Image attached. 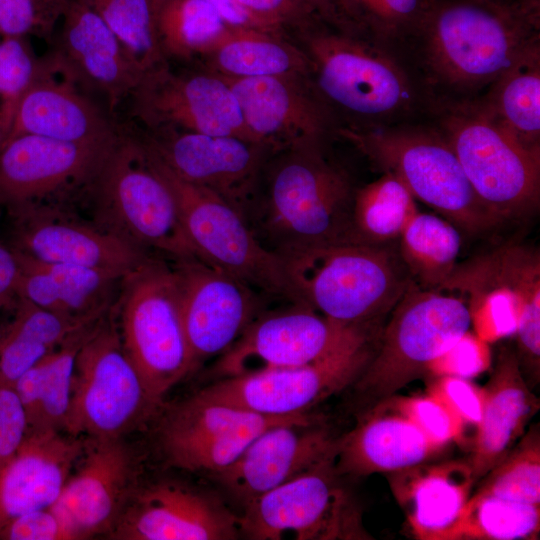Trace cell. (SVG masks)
Segmentation results:
<instances>
[{
    "instance_id": "1",
    "label": "cell",
    "mask_w": 540,
    "mask_h": 540,
    "mask_svg": "<svg viewBox=\"0 0 540 540\" xmlns=\"http://www.w3.org/2000/svg\"><path fill=\"white\" fill-rule=\"evenodd\" d=\"M540 41V8L520 0H438L412 42L435 100L472 99Z\"/></svg>"
},
{
    "instance_id": "2",
    "label": "cell",
    "mask_w": 540,
    "mask_h": 540,
    "mask_svg": "<svg viewBox=\"0 0 540 540\" xmlns=\"http://www.w3.org/2000/svg\"><path fill=\"white\" fill-rule=\"evenodd\" d=\"M355 191L347 172L325 155L323 143L288 148L266 160L246 222L279 256L356 242Z\"/></svg>"
},
{
    "instance_id": "3",
    "label": "cell",
    "mask_w": 540,
    "mask_h": 540,
    "mask_svg": "<svg viewBox=\"0 0 540 540\" xmlns=\"http://www.w3.org/2000/svg\"><path fill=\"white\" fill-rule=\"evenodd\" d=\"M298 38L315 90L352 125L393 124L418 107L419 89L395 51L369 36L318 23Z\"/></svg>"
},
{
    "instance_id": "4",
    "label": "cell",
    "mask_w": 540,
    "mask_h": 540,
    "mask_svg": "<svg viewBox=\"0 0 540 540\" xmlns=\"http://www.w3.org/2000/svg\"><path fill=\"white\" fill-rule=\"evenodd\" d=\"M280 257L300 301L346 326H382L412 283L398 241L346 242Z\"/></svg>"
},
{
    "instance_id": "5",
    "label": "cell",
    "mask_w": 540,
    "mask_h": 540,
    "mask_svg": "<svg viewBox=\"0 0 540 540\" xmlns=\"http://www.w3.org/2000/svg\"><path fill=\"white\" fill-rule=\"evenodd\" d=\"M335 134L382 173L398 178L415 199L460 232L481 236L501 225L475 195L454 150L436 125L346 124L338 126Z\"/></svg>"
},
{
    "instance_id": "6",
    "label": "cell",
    "mask_w": 540,
    "mask_h": 540,
    "mask_svg": "<svg viewBox=\"0 0 540 540\" xmlns=\"http://www.w3.org/2000/svg\"><path fill=\"white\" fill-rule=\"evenodd\" d=\"M88 191L104 230L169 262L198 259L174 194L138 135L121 129Z\"/></svg>"
},
{
    "instance_id": "7",
    "label": "cell",
    "mask_w": 540,
    "mask_h": 540,
    "mask_svg": "<svg viewBox=\"0 0 540 540\" xmlns=\"http://www.w3.org/2000/svg\"><path fill=\"white\" fill-rule=\"evenodd\" d=\"M431 108L475 195L501 224L538 210L540 150L500 127L476 98L435 100Z\"/></svg>"
},
{
    "instance_id": "8",
    "label": "cell",
    "mask_w": 540,
    "mask_h": 540,
    "mask_svg": "<svg viewBox=\"0 0 540 540\" xmlns=\"http://www.w3.org/2000/svg\"><path fill=\"white\" fill-rule=\"evenodd\" d=\"M122 345L150 395H164L195 364L171 262L152 257L125 275L112 306Z\"/></svg>"
},
{
    "instance_id": "9",
    "label": "cell",
    "mask_w": 540,
    "mask_h": 540,
    "mask_svg": "<svg viewBox=\"0 0 540 540\" xmlns=\"http://www.w3.org/2000/svg\"><path fill=\"white\" fill-rule=\"evenodd\" d=\"M388 317L372 358L354 383L374 406L419 378L472 324L471 308L462 298L413 282Z\"/></svg>"
},
{
    "instance_id": "10",
    "label": "cell",
    "mask_w": 540,
    "mask_h": 540,
    "mask_svg": "<svg viewBox=\"0 0 540 540\" xmlns=\"http://www.w3.org/2000/svg\"><path fill=\"white\" fill-rule=\"evenodd\" d=\"M160 405L125 352L111 307L77 354L64 432L119 439L143 424Z\"/></svg>"
},
{
    "instance_id": "11",
    "label": "cell",
    "mask_w": 540,
    "mask_h": 540,
    "mask_svg": "<svg viewBox=\"0 0 540 540\" xmlns=\"http://www.w3.org/2000/svg\"><path fill=\"white\" fill-rule=\"evenodd\" d=\"M148 151L174 194L184 231L199 260L261 294L302 303L283 259L262 245L236 208L215 193L179 179Z\"/></svg>"
},
{
    "instance_id": "12",
    "label": "cell",
    "mask_w": 540,
    "mask_h": 540,
    "mask_svg": "<svg viewBox=\"0 0 540 540\" xmlns=\"http://www.w3.org/2000/svg\"><path fill=\"white\" fill-rule=\"evenodd\" d=\"M381 330L362 328L311 363L221 378L195 394L208 402L263 415L305 414L355 383L376 350Z\"/></svg>"
},
{
    "instance_id": "13",
    "label": "cell",
    "mask_w": 540,
    "mask_h": 540,
    "mask_svg": "<svg viewBox=\"0 0 540 540\" xmlns=\"http://www.w3.org/2000/svg\"><path fill=\"white\" fill-rule=\"evenodd\" d=\"M340 478L332 458L253 499L239 515L240 534L254 540L371 538Z\"/></svg>"
},
{
    "instance_id": "14",
    "label": "cell",
    "mask_w": 540,
    "mask_h": 540,
    "mask_svg": "<svg viewBox=\"0 0 540 540\" xmlns=\"http://www.w3.org/2000/svg\"><path fill=\"white\" fill-rule=\"evenodd\" d=\"M128 99L146 131L177 129L255 142L228 84L205 69L178 73L165 62L145 72Z\"/></svg>"
},
{
    "instance_id": "15",
    "label": "cell",
    "mask_w": 540,
    "mask_h": 540,
    "mask_svg": "<svg viewBox=\"0 0 540 540\" xmlns=\"http://www.w3.org/2000/svg\"><path fill=\"white\" fill-rule=\"evenodd\" d=\"M138 136L176 177L215 193L246 220L262 168L272 154L264 145L235 136L177 129Z\"/></svg>"
},
{
    "instance_id": "16",
    "label": "cell",
    "mask_w": 540,
    "mask_h": 540,
    "mask_svg": "<svg viewBox=\"0 0 540 540\" xmlns=\"http://www.w3.org/2000/svg\"><path fill=\"white\" fill-rule=\"evenodd\" d=\"M311 417L308 413L263 415L208 402L194 394L167 413L160 443L170 465L214 474L233 463L266 429Z\"/></svg>"
},
{
    "instance_id": "17",
    "label": "cell",
    "mask_w": 540,
    "mask_h": 540,
    "mask_svg": "<svg viewBox=\"0 0 540 540\" xmlns=\"http://www.w3.org/2000/svg\"><path fill=\"white\" fill-rule=\"evenodd\" d=\"M367 326H346L304 303L259 314L214 365L215 375L234 377L301 366L329 354Z\"/></svg>"
},
{
    "instance_id": "18",
    "label": "cell",
    "mask_w": 540,
    "mask_h": 540,
    "mask_svg": "<svg viewBox=\"0 0 540 540\" xmlns=\"http://www.w3.org/2000/svg\"><path fill=\"white\" fill-rule=\"evenodd\" d=\"M117 137L102 144L67 142L33 134L3 140L0 206L8 210L27 204H59L58 200L75 188L88 190Z\"/></svg>"
},
{
    "instance_id": "19",
    "label": "cell",
    "mask_w": 540,
    "mask_h": 540,
    "mask_svg": "<svg viewBox=\"0 0 540 540\" xmlns=\"http://www.w3.org/2000/svg\"><path fill=\"white\" fill-rule=\"evenodd\" d=\"M9 244L16 252L47 263L73 264L113 271H134L152 256L94 221H85L60 204H27L7 210Z\"/></svg>"
},
{
    "instance_id": "20",
    "label": "cell",
    "mask_w": 540,
    "mask_h": 540,
    "mask_svg": "<svg viewBox=\"0 0 540 540\" xmlns=\"http://www.w3.org/2000/svg\"><path fill=\"white\" fill-rule=\"evenodd\" d=\"M220 77L234 94L252 139L271 153L324 143L338 127L334 111L317 93L310 78Z\"/></svg>"
},
{
    "instance_id": "21",
    "label": "cell",
    "mask_w": 540,
    "mask_h": 540,
    "mask_svg": "<svg viewBox=\"0 0 540 540\" xmlns=\"http://www.w3.org/2000/svg\"><path fill=\"white\" fill-rule=\"evenodd\" d=\"M195 367L224 353L261 314V293L199 259L171 262Z\"/></svg>"
},
{
    "instance_id": "22",
    "label": "cell",
    "mask_w": 540,
    "mask_h": 540,
    "mask_svg": "<svg viewBox=\"0 0 540 540\" xmlns=\"http://www.w3.org/2000/svg\"><path fill=\"white\" fill-rule=\"evenodd\" d=\"M52 68L79 88L99 94L114 113L144 72L123 43L90 7L70 0L58 25Z\"/></svg>"
},
{
    "instance_id": "23",
    "label": "cell",
    "mask_w": 540,
    "mask_h": 540,
    "mask_svg": "<svg viewBox=\"0 0 540 540\" xmlns=\"http://www.w3.org/2000/svg\"><path fill=\"white\" fill-rule=\"evenodd\" d=\"M122 540H232L239 516L215 495L162 481L134 491L110 531Z\"/></svg>"
},
{
    "instance_id": "24",
    "label": "cell",
    "mask_w": 540,
    "mask_h": 540,
    "mask_svg": "<svg viewBox=\"0 0 540 540\" xmlns=\"http://www.w3.org/2000/svg\"><path fill=\"white\" fill-rule=\"evenodd\" d=\"M338 438L314 417L275 425L258 435L215 479L238 503L262 494L335 458Z\"/></svg>"
},
{
    "instance_id": "25",
    "label": "cell",
    "mask_w": 540,
    "mask_h": 540,
    "mask_svg": "<svg viewBox=\"0 0 540 540\" xmlns=\"http://www.w3.org/2000/svg\"><path fill=\"white\" fill-rule=\"evenodd\" d=\"M78 464L52 506L86 539L112 530L134 492L136 466L122 438H85Z\"/></svg>"
},
{
    "instance_id": "26",
    "label": "cell",
    "mask_w": 540,
    "mask_h": 540,
    "mask_svg": "<svg viewBox=\"0 0 540 540\" xmlns=\"http://www.w3.org/2000/svg\"><path fill=\"white\" fill-rule=\"evenodd\" d=\"M120 130L76 84L56 72L45 57L43 70L20 100L3 140L33 134L67 142L102 144L112 142Z\"/></svg>"
},
{
    "instance_id": "27",
    "label": "cell",
    "mask_w": 540,
    "mask_h": 540,
    "mask_svg": "<svg viewBox=\"0 0 540 540\" xmlns=\"http://www.w3.org/2000/svg\"><path fill=\"white\" fill-rule=\"evenodd\" d=\"M85 438L28 431L0 468V530L14 518L53 505L84 450Z\"/></svg>"
},
{
    "instance_id": "28",
    "label": "cell",
    "mask_w": 540,
    "mask_h": 540,
    "mask_svg": "<svg viewBox=\"0 0 540 540\" xmlns=\"http://www.w3.org/2000/svg\"><path fill=\"white\" fill-rule=\"evenodd\" d=\"M377 405L338 438L335 467L341 477L403 471L430 462L445 449L408 418Z\"/></svg>"
},
{
    "instance_id": "29",
    "label": "cell",
    "mask_w": 540,
    "mask_h": 540,
    "mask_svg": "<svg viewBox=\"0 0 540 540\" xmlns=\"http://www.w3.org/2000/svg\"><path fill=\"white\" fill-rule=\"evenodd\" d=\"M483 388V416L468 463L477 481L496 465L525 433L540 402L524 378L515 350L501 349Z\"/></svg>"
},
{
    "instance_id": "30",
    "label": "cell",
    "mask_w": 540,
    "mask_h": 540,
    "mask_svg": "<svg viewBox=\"0 0 540 540\" xmlns=\"http://www.w3.org/2000/svg\"><path fill=\"white\" fill-rule=\"evenodd\" d=\"M387 475L408 529L419 540H437L458 518L476 483L468 460L427 462Z\"/></svg>"
},
{
    "instance_id": "31",
    "label": "cell",
    "mask_w": 540,
    "mask_h": 540,
    "mask_svg": "<svg viewBox=\"0 0 540 540\" xmlns=\"http://www.w3.org/2000/svg\"><path fill=\"white\" fill-rule=\"evenodd\" d=\"M16 253L20 264L17 296L72 318L94 319L107 314L125 276L80 265L41 262Z\"/></svg>"
},
{
    "instance_id": "32",
    "label": "cell",
    "mask_w": 540,
    "mask_h": 540,
    "mask_svg": "<svg viewBox=\"0 0 540 540\" xmlns=\"http://www.w3.org/2000/svg\"><path fill=\"white\" fill-rule=\"evenodd\" d=\"M499 286L510 295L518 313L516 344L533 350L540 345L539 252L520 245H503L456 267L443 288Z\"/></svg>"
},
{
    "instance_id": "33",
    "label": "cell",
    "mask_w": 540,
    "mask_h": 540,
    "mask_svg": "<svg viewBox=\"0 0 540 540\" xmlns=\"http://www.w3.org/2000/svg\"><path fill=\"white\" fill-rule=\"evenodd\" d=\"M201 62L227 78L294 76L310 78V61L288 37L231 27Z\"/></svg>"
},
{
    "instance_id": "34",
    "label": "cell",
    "mask_w": 540,
    "mask_h": 540,
    "mask_svg": "<svg viewBox=\"0 0 540 540\" xmlns=\"http://www.w3.org/2000/svg\"><path fill=\"white\" fill-rule=\"evenodd\" d=\"M12 319L0 328V377L13 383L83 328L97 322L42 308L16 297Z\"/></svg>"
},
{
    "instance_id": "35",
    "label": "cell",
    "mask_w": 540,
    "mask_h": 540,
    "mask_svg": "<svg viewBox=\"0 0 540 540\" xmlns=\"http://www.w3.org/2000/svg\"><path fill=\"white\" fill-rule=\"evenodd\" d=\"M476 99L487 115L520 143L540 150V41Z\"/></svg>"
},
{
    "instance_id": "36",
    "label": "cell",
    "mask_w": 540,
    "mask_h": 540,
    "mask_svg": "<svg viewBox=\"0 0 540 540\" xmlns=\"http://www.w3.org/2000/svg\"><path fill=\"white\" fill-rule=\"evenodd\" d=\"M461 232L440 215L417 211L398 239L400 257L414 284L441 290L457 267Z\"/></svg>"
},
{
    "instance_id": "37",
    "label": "cell",
    "mask_w": 540,
    "mask_h": 540,
    "mask_svg": "<svg viewBox=\"0 0 540 540\" xmlns=\"http://www.w3.org/2000/svg\"><path fill=\"white\" fill-rule=\"evenodd\" d=\"M155 24L166 61H201L231 28L205 0H162Z\"/></svg>"
},
{
    "instance_id": "38",
    "label": "cell",
    "mask_w": 540,
    "mask_h": 540,
    "mask_svg": "<svg viewBox=\"0 0 540 540\" xmlns=\"http://www.w3.org/2000/svg\"><path fill=\"white\" fill-rule=\"evenodd\" d=\"M539 535L540 504L472 493L437 540H536Z\"/></svg>"
},
{
    "instance_id": "39",
    "label": "cell",
    "mask_w": 540,
    "mask_h": 540,
    "mask_svg": "<svg viewBox=\"0 0 540 540\" xmlns=\"http://www.w3.org/2000/svg\"><path fill=\"white\" fill-rule=\"evenodd\" d=\"M415 200L407 187L389 173H382L356 189L352 215L355 241L368 244L398 241L418 211Z\"/></svg>"
},
{
    "instance_id": "40",
    "label": "cell",
    "mask_w": 540,
    "mask_h": 540,
    "mask_svg": "<svg viewBox=\"0 0 540 540\" xmlns=\"http://www.w3.org/2000/svg\"><path fill=\"white\" fill-rule=\"evenodd\" d=\"M473 493L540 504V429L532 425L482 478Z\"/></svg>"
},
{
    "instance_id": "41",
    "label": "cell",
    "mask_w": 540,
    "mask_h": 540,
    "mask_svg": "<svg viewBox=\"0 0 540 540\" xmlns=\"http://www.w3.org/2000/svg\"><path fill=\"white\" fill-rule=\"evenodd\" d=\"M90 7L123 43L143 72L165 62L151 0H80Z\"/></svg>"
},
{
    "instance_id": "42",
    "label": "cell",
    "mask_w": 540,
    "mask_h": 540,
    "mask_svg": "<svg viewBox=\"0 0 540 540\" xmlns=\"http://www.w3.org/2000/svg\"><path fill=\"white\" fill-rule=\"evenodd\" d=\"M358 30L394 51L412 41L438 0H345Z\"/></svg>"
},
{
    "instance_id": "43",
    "label": "cell",
    "mask_w": 540,
    "mask_h": 540,
    "mask_svg": "<svg viewBox=\"0 0 540 540\" xmlns=\"http://www.w3.org/2000/svg\"><path fill=\"white\" fill-rule=\"evenodd\" d=\"M100 320L77 332L42 359L41 419L38 430L64 432L77 354Z\"/></svg>"
},
{
    "instance_id": "44",
    "label": "cell",
    "mask_w": 540,
    "mask_h": 540,
    "mask_svg": "<svg viewBox=\"0 0 540 540\" xmlns=\"http://www.w3.org/2000/svg\"><path fill=\"white\" fill-rule=\"evenodd\" d=\"M43 67L44 59L35 55L28 38L0 37V142L10 129L20 100Z\"/></svg>"
},
{
    "instance_id": "45",
    "label": "cell",
    "mask_w": 540,
    "mask_h": 540,
    "mask_svg": "<svg viewBox=\"0 0 540 540\" xmlns=\"http://www.w3.org/2000/svg\"><path fill=\"white\" fill-rule=\"evenodd\" d=\"M378 404L408 418L439 446L446 448L450 443L460 444L465 441V425L443 403L429 394L393 395Z\"/></svg>"
},
{
    "instance_id": "46",
    "label": "cell",
    "mask_w": 540,
    "mask_h": 540,
    "mask_svg": "<svg viewBox=\"0 0 540 540\" xmlns=\"http://www.w3.org/2000/svg\"><path fill=\"white\" fill-rule=\"evenodd\" d=\"M70 0H0V37L54 40Z\"/></svg>"
},
{
    "instance_id": "47",
    "label": "cell",
    "mask_w": 540,
    "mask_h": 540,
    "mask_svg": "<svg viewBox=\"0 0 540 540\" xmlns=\"http://www.w3.org/2000/svg\"><path fill=\"white\" fill-rule=\"evenodd\" d=\"M427 394L443 403L466 426H479L484 409L483 388L470 379L437 376L429 384Z\"/></svg>"
},
{
    "instance_id": "48",
    "label": "cell",
    "mask_w": 540,
    "mask_h": 540,
    "mask_svg": "<svg viewBox=\"0 0 540 540\" xmlns=\"http://www.w3.org/2000/svg\"><path fill=\"white\" fill-rule=\"evenodd\" d=\"M75 539H80L77 532L52 505L24 513L0 530V540Z\"/></svg>"
},
{
    "instance_id": "49",
    "label": "cell",
    "mask_w": 540,
    "mask_h": 540,
    "mask_svg": "<svg viewBox=\"0 0 540 540\" xmlns=\"http://www.w3.org/2000/svg\"><path fill=\"white\" fill-rule=\"evenodd\" d=\"M490 364V353L485 341L467 332L450 349L433 360L427 371L435 377L455 376L470 379L489 369Z\"/></svg>"
},
{
    "instance_id": "50",
    "label": "cell",
    "mask_w": 540,
    "mask_h": 540,
    "mask_svg": "<svg viewBox=\"0 0 540 540\" xmlns=\"http://www.w3.org/2000/svg\"><path fill=\"white\" fill-rule=\"evenodd\" d=\"M28 422L13 385L0 377V468L16 453Z\"/></svg>"
},
{
    "instance_id": "51",
    "label": "cell",
    "mask_w": 540,
    "mask_h": 540,
    "mask_svg": "<svg viewBox=\"0 0 540 540\" xmlns=\"http://www.w3.org/2000/svg\"><path fill=\"white\" fill-rule=\"evenodd\" d=\"M255 14L267 18L297 35L320 22L301 0H238Z\"/></svg>"
},
{
    "instance_id": "52",
    "label": "cell",
    "mask_w": 540,
    "mask_h": 540,
    "mask_svg": "<svg viewBox=\"0 0 540 540\" xmlns=\"http://www.w3.org/2000/svg\"><path fill=\"white\" fill-rule=\"evenodd\" d=\"M233 28L257 30L268 34L287 37L281 25L259 16L243 6L238 0H205Z\"/></svg>"
},
{
    "instance_id": "53",
    "label": "cell",
    "mask_w": 540,
    "mask_h": 540,
    "mask_svg": "<svg viewBox=\"0 0 540 540\" xmlns=\"http://www.w3.org/2000/svg\"><path fill=\"white\" fill-rule=\"evenodd\" d=\"M42 377L43 364L40 360L13 383L27 418L28 431L38 430L40 426Z\"/></svg>"
},
{
    "instance_id": "54",
    "label": "cell",
    "mask_w": 540,
    "mask_h": 540,
    "mask_svg": "<svg viewBox=\"0 0 540 540\" xmlns=\"http://www.w3.org/2000/svg\"><path fill=\"white\" fill-rule=\"evenodd\" d=\"M323 24L335 29L360 33L353 23L345 0H301Z\"/></svg>"
},
{
    "instance_id": "55",
    "label": "cell",
    "mask_w": 540,
    "mask_h": 540,
    "mask_svg": "<svg viewBox=\"0 0 540 540\" xmlns=\"http://www.w3.org/2000/svg\"><path fill=\"white\" fill-rule=\"evenodd\" d=\"M19 273L17 253L0 238V311L17 297Z\"/></svg>"
},
{
    "instance_id": "56",
    "label": "cell",
    "mask_w": 540,
    "mask_h": 540,
    "mask_svg": "<svg viewBox=\"0 0 540 540\" xmlns=\"http://www.w3.org/2000/svg\"><path fill=\"white\" fill-rule=\"evenodd\" d=\"M524 2L525 4H528L530 6L540 8V0H520Z\"/></svg>"
},
{
    "instance_id": "57",
    "label": "cell",
    "mask_w": 540,
    "mask_h": 540,
    "mask_svg": "<svg viewBox=\"0 0 540 540\" xmlns=\"http://www.w3.org/2000/svg\"><path fill=\"white\" fill-rule=\"evenodd\" d=\"M162 0H151L152 4H153V7H154V11L156 10V8L158 7V5L161 3Z\"/></svg>"
}]
</instances>
